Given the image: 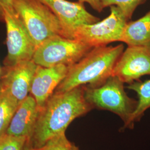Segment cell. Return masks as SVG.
Returning a JSON list of instances; mask_svg holds the SVG:
<instances>
[{"mask_svg": "<svg viewBox=\"0 0 150 150\" xmlns=\"http://www.w3.org/2000/svg\"><path fill=\"white\" fill-rule=\"evenodd\" d=\"M92 109L85 97V86L63 92H54L40 110L32 133L27 139L28 149L41 147L49 140L65 134L75 119Z\"/></svg>", "mask_w": 150, "mask_h": 150, "instance_id": "6da1fadb", "label": "cell"}, {"mask_svg": "<svg viewBox=\"0 0 150 150\" xmlns=\"http://www.w3.org/2000/svg\"><path fill=\"white\" fill-rule=\"evenodd\" d=\"M123 51L122 44L92 48L80 60L69 66L66 77L54 92L69 91L79 86L100 85L112 75Z\"/></svg>", "mask_w": 150, "mask_h": 150, "instance_id": "7a4b0ae2", "label": "cell"}, {"mask_svg": "<svg viewBox=\"0 0 150 150\" xmlns=\"http://www.w3.org/2000/svg\"><path fill=\"white\" fill-rule=\"evenodd\" d=\"M13 7L36 48L51 38L63 36L59 18L41 0H13Z\"/></svg>", "mask_w": 150, "mask_h": 150, "instance_id": "3957f363", "label": "cell"}, {"mask_svg": "<svg viewBox=\"0 0 150 150\" xmlns=\"http://www.w3.org/2000/svg\"><path fill=\"white\" fill-rule=\"evenodd\" d=\"M124 83L118 77L111 75L98 86H85L86 101L93 108L107 110L118 115L125 125L134 112L137 101L127 95Z\"/></svg>", "mask_w": 150, "mask_h": 150, "instance_id": "277c9868", "label": "cell"}, {"mask_svg": "<svg viewBox=\"0 0 150 150\" xmlns=\"http://www.w3.org/2000/svg\"><path fill=\"white\" fill-rule=\"evenodd\" d=\"M92 48L76 39L57 36L39 46L32 60L45 67L61 64L70 66L80 60Z\"/></svg>", "mask_w": 150, "mask_h": 150, "instance_id": "5b68a950", "label": "cell"}, {"mask_svg": "<svg viewBox=\"0 0 150 150\" xmlns=\"http://www.w3.org/2000/svg\"><path fill=\"white\" fill-rule=\"evenodd\" d=\"M128 21L119 7L111 6L110 15L102 21L78 27L74 34V39L92 47L107 46L113 42H121Z\"/></svg>", "mask_w": 150, "mask_h": 150, "instance_id": "8992f818", "label": "cell"}, {"mask_svg": "<svg viewBox=\"0 0 150 150\" xmlns=\"http://www.w3.org/2000/svg\"><path fill=\"white\" fill-rule=\"evenodd\" d=\"M3 19L7 30V55L4 62L6 67L32 59L36 46L16 11H4Z\"/></svg>", "mask_w": 150, "mask_h": 150, "instance_id": "52a82bcc", "label": "cell"}, {"mask_svg": "<svg viewBox=\"0 0 150 150\" xmlns=\"http://www.w3.org/2000/svg\"><path fill=\"white\" fill-rule=\"evenodd\" d=\"M38 67V64L32 59L6 67L0 85L2 92L18 105L28 96L32 80Z\"/></svg>", "mask_w": 150, "mask_h": 150, "instance_id": "ba28073f", "label": "cell"}, {"mask_svg": "<svg viewBox=\"0 0 150 150\" xmlns=\"http://www.w3.org/2000/svg\"><path fill=\"white\" fill-rule=\"evenodd\" d=\"M48 6L59 20L63 36L74 39L76 29L83 25H90L100 21L86 10L83 3L67 0H41Z\"/></svg>", "mask_w": 150, "mask_h": 150, "instance_id": "9c48e42d", "label": "cell"}, {"mask_svg": "<svg viewBox=\"0 0 150 150\" xmlns=\"http://www.w3.org/2000/svg\"><path fill=\"white\" fill-rule=\"evenodd\" d=\"M112 75L128 84L150 76V48L128 46L117 60Z\"/></svg>", "mask_w": 150, "mask_h": 150, "instance_id": "30bf717a", "label": "cell"}, {"mask_svg": "<svg viewBox=\"0 0 150 150\" xmlns=\"http://www.w3.org/2000/svg\"><path fill=\"white\" fill-rule=\"evenodd\" d=\"M69 66L58 65L45 67L38 65L32 80L30 93L41 109L67 75Z\"/></svg>", "mask_w": 150, "mask_h": 150, "instance_id": "8fae6325", "label": "cell"}, {"mask_svg": "<svg viewBox=\"0 0 150 150\" xmlns=\"http://www.w3.org/2000/svg\"><path fill=\"white\" fill-rule=\"evenodd\" d=\"M40 108L31 95L18 105L5 134L16 137H30L37 121Z\"/></svg>", "mask_w": 150, "mask_h": 150, "instance_id": "7c38bea8", "label": "cell"}, {"mask_svg": "<svg viewBox=\"0 0 150 150\" xmlns=\"http://www.w3.org/2000/svg\"><path fill=\"white\" fill-rule=\"evenodd\" d=\"M121 42L128 46L150 48V11L139 19L127 23Z\"/></svg>", "mask_w": 150, "mask_h": 150, "instance_id": "4fadbf2b", "label": "cell"}, {"mask_svg": "<svg viewBox=\"0 0 150 150\" xmlns=\"http://www.w3.org/2000/svg\"><path fill=\"white\" fill-rule=\"evenodd\" d=\"M127 88L134 91L138 96L136 108L123 127L131 129L134 127V123L139 121L145 112L150 108V79L144 81H134L129 84Z\"/></svg>", "mask_w": 150, "mask_h": 150, "instance_id": "5bb4252c", "label": "cell"}, {"mask_svg": "<svg viewBox=\"0 0 150 150\" xmlns=\"http://www.w3.org/2000/svg\"><path fill=\"white\" fill-rule=\"evenodd\" d=\"M18 105L2 92L0 97V137L5 134Z\"/></svg>", "mask_w": 150, "mask_h": 150, "instance_id": "9a60e30c", "label": "cell"}, {"mask_svg": "<svg viewBox=\"0 0 150 150\" xmlns=\"http://www.w3.org/2000/svg\"><path fill=\"white\" fill-rule=\"evenodd\" d=\"M103 8L111 6L119 7L128 20H130L137 7L146 0H100Z\"/></svg>", "mask_w": 150, "mask_h": 150, "instance_id": "2e32d148", "label": "cell"}, {"mask_svg": "<svg viewBox=\"0 0 150 150\" xmlns=\"http://www.w3.org/2000/svg\"><path fill=\"white\" fill-rule=\"evenodd\" d=\"M27 139L26 137L5 134L0 137V150H23Z\"/></svg>", "mask_w": 150, "mask_h": 150, "instance_id": "e0dca14e", "label": "cell"}, {"mask_svg": "<svg viewBox=\"0 0 150 150\" xmlns=\"http://www.w3.org/2000/svg\"><path fill=\"white\" fill-rule=\"evenodd\" d=\"M73 144L66 137L65 134H60L49 140L41 147L29 150H73Z\"/></svg>", "mask_w": 150, "mask_h": 150, "instance_id": "ac0fdd59", "label": "cell"}, {"mask_svg": "<svg viewBox=\"0 0 150 150\" xmlns=\"http://www.w3.org/2000/svg\"><path fill=\"white\" fill-rule=\"evenodd\" d=\"M0 9L2 12L7 11L13 12L15 10L13 7V0H0Z\"/></svg>", "mask_w": 150, "mask_h": 150, "instance_id": "d6986e66", "label": "cell"}, {"mask_svg": "<svg viewBox=\"0 0 150 150\" xmlns=\"http://www.w3.org/2000/svg\"><path fill=\"white\" fill-rule=\"evenodd\" d=\"M81 3H87L91 6V7L98 12H101L103 10L100 0H78Z\"/></svg>", "mask_w": 150, "mask_h": 150, "instance_id": "ffe728a7", "label": "cell"}, {"mask_svg": "<svg viewBox=\"0 0 150 150\" xmlns=\"http://www.w3.org/2000/svg\"><path fill=\"white\" fill-rule=\"evenodd\" d=\"M0 19H3V14L1 9H0Z\"/></svg>", "mask_w": 150, "mask_h": 150, "instance_id": "44dd1931", "label": "cell"}, {"mask_svg": "<svg viewBox=\"0 0 150 150\" xmlns=\"http://www.w3.org/2000/svg\"><path fill=\"white\" fill-rule=\"evenodd\" d=\"M73 150H79V149H78V147H77L76 146L74 145H73Z\"/></svg>", "mask_w": 150, "mask_h": 150, "instance_id": "7402d4cb", "label": "cell"}, {"mask_svg": "<svg viewBox=\"0 0 150 150\" xmlns=\"http://www.w3.org/2000/svg\"><path fill=\"white\" fill-rule=\"evenodd\" d=\"M2 90L1 86L0 85V97L2 95Z\"/></svg>", "mask_w": 150, "mask_h": 150, "instance_id": "603a6c76", "label": "cell"}, {"mask_svg": "<svg viewBox=\"0 0 150 150\" xmlns=\"http://www.w3.org/2000/svg\"><path fill=\"white\" fill-rule=\"evenodd\" d=\"M28 150V149H27V150Z\"/></svg>", "mask_w": 150, "mask_h": 150, "instance_id": "cb8c5ba5", "label": "cell"}]
</instances>
